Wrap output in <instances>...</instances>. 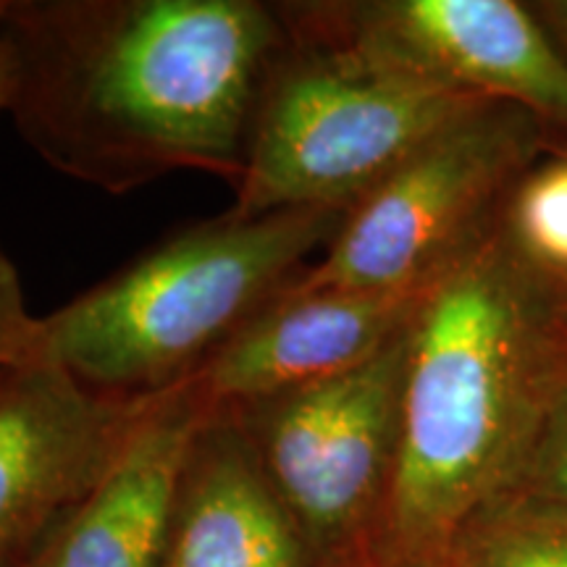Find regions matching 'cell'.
<instances>
[{"mask_svg":"<svg viewBox=\"0 0 567 567\" xmlns=\"http://www.w3.org/2000/svg\"><path fill=\"white\" fill-rule=\"evenodd\" d=\"M284 34L260 0H0L6 111L48 166L111 195L174 172L237 189Z\"/></svg>","mask_w":567,"mask_h":567,"instance_id":"obj_1","label":"cell"},{"mask_svg":"<svg viewBox=\"0 0 567 567\" xmlns=\"http://www.w3.org/2000/svg\"><path fill=\"white\" fill-rule=\"evenodd\" d=\"M567 373V313L492 229L436 276L410 329L381 555L431 563L515 486Z\"/></svg>","mask_w":567,"mask_h":567,"instance_id":"obj_2","label":"cell"},{"mask_svg":"<svg viewBox=\"0 0 567 567\" xmlns=\"http://www.w3.org/2000/svg\"><path fill=\"white\" fill-rule=\"evenodd\" d=\"M344 216L226 210L187 226L42 316V354L97 392L147 396L182 384L331 245Z\"/></svg>","mask_w":567,"mask_h":567,"instance_id":"obj_3","label":"cell"},{"mask_svg":"<svg viewBox=\"0 0 567 567\" xmlns=\"http://www.w3.org/2000/svg\"><path fill=\"white\" fill-rule=\"evenodd\" d=\"M284 42L255 105L234 216L350 210L431 134L486 97L373 51L337 3H276Z\"/></svg>","mask_w":567,"mask_h":567,"instance_id":"obj_4","label":"cell"},{"mask_svg":"<svg viewBox=\"0 0 567 567\" xmlns=\"http://www.w3.org/2000/svg\"><path fill=\"white\" fill-rule=\"evenodd\" d=\"M536 151L534 113L478 101L347 210L321 264L305 268L295 287H429L494 229L502 203Z\"/></svg>","mask_w":567,"mask_h":567,"instance_id":"obj_5","label":"cell"},{"mask_svg":"<svg viewBox=\"0 0 567 567\" xmlns=\"http://www.w3.org/2000/svg\"><path fill=\"white\" fill-rule=\"evenodd\" d=\"M410 329L334 379L224 408L321 567L384 559Z\"/></svg>","mask_w":567,"mask_h":567,"instance_id":"obj_6","label":"cell"},{"mask_svg":"<svg viewBox=\"0 0 567 567\" xmlns=\"http://www.w3.org/2000/svg\"><path fill=\"white\" fill-rule=\"evenodd\" d=\"M158 394L97 392L45 358L0 371V567L30 563L122 457Z\"/></svg>","mask_w":567,"mask_h":567,"instance_id":"obj_7","label":"cell"},{"mask_svg":"<svg viewBox=\"0 0 567 567\" xmlns=\"http://www.w3.org/2000/svg\"><path fill=\"white\" fill-rule=\"evenodd\" d=\"M350 32L434 80L567 124V59L513 0L337 3Z\"/></svg>","mask_w":567,"mask_h":567,"instance_id":"obj_8","label":"cell"},{"mask_svg":"<svg viewBox=\"0 0 567 567\" xmlns=\"http://www.w3.org/2000/svg\"><path fill=\"white\" fill-rule=\"evenodd\" d=\"M429 287L373 292L292 281L187 381L205 408L224 410L334 379L394 342Z\"/></svg>","mask_w":567,"mask_h":567,"instance_id":"obj_9","label":"cell"},{"mask_svg":"<svg viewBox=\"0 0 567 567\" xmlns=\"http://www.w3.org/2000/svg\"><path fill=\"white\" fill-rule=\"evenodd\" d=\"M161 567H321L224 410L187 446Z\"/></svg>","mask_w":567,"mask_h":567,"instance_id":"obj_10","label":"cell"},{"mask_svg":"<svg viewBox=\"0 0 567 567\" xmlns=\"http://www.w3.org/2000/svg\"><path fill=\"white\" fill-rule=\"evenodd\" d=\"M205 415L187 379L155 396L122 457L24 567H161L176 481Z\"/></svg>","mask_w":567,"mask_h":567,"instance_id":"obj_11","label":"cell"},{"mask_svg":"<svg viewBox=\"0 0 567 567\" xmlns=\"http://www.w3.org/2000/svg\"><path fill=\"white\" fill-rule=\"evenodd\" d=\"M515 266L567 313V151L534 161L494 224Z\"/></svg>","mask_w":567,"mask_h":567,"instance_id":"obj_12","label":"cell"},{"mask_svg":"<svg viewBox=\"0 0 567 567\" xmlns=\"http://www.w3.org/2000/svg\"><path fill=\"white\" fill-rule=\"evenodd\" d=\"M444 567H567V505L502 494L439 557Z\"/></svg>","mask_w":567,"mask_h":567,"instance_id":"obj_13","label":"cell"},{"mask_svg":"<svg viewBox=\"0 0 567 567\" xmlns=\"http://www.w3.org/2000/svg\"><path fill=\"white\" fill-rule=\"evenodd\" d=\"M509 492L567 505V373L555 389L534 446Z\"/></svg>","mask_w":567,"mask_h":567,"instance_id":"obj_14","label":"cell"},{"mask_svg":"<svg viewBox=\"0 0 567 567\" xmlns=\"http://www.w3.org/2000/svg\"><path fill=\"white\" fill-rule=\"evenodd\" d=\"M42 358V318L27 310L17 266L0 250V371Z\"/></svg>","mask_w":567,"mask_h":567,"instance_id":"obj_15","label":"cell"},{"mask_svg":"<svg viewBox=\"0 0 567 567\" xmlns=\"http://www.w3.org/2000/svg\"><path fill=\"white\" fill-rule=\"evenodd\" d=\"M9 97H11V63H9V53H6V48L0 45V111L9 109Z\"/></svg>","mask_w":567,"mask_h":567,"instance_id":"obj_16","label":"cell"},{"mask_svg":"<svg viewBox=\"0 0 567 567\" xmlns=\"http://www.w3.org/2000/svg\"><path fill=\"white\" fill-rule=\"evenodd\" d=\"M547 17L555 21L559 34H563V40L567 42V0H565V3H549L547 6Z\"/></svg>","mask_w":567,"mask_h":567,"instance_id":"obj_17","label":"cell"},{"mask_svg":"<svg viewBox=\"0 0 567 567\" xmlns=\"http://www.w3.org/2000/svg\"><path fill=\"white\" fill-rule=\"evenodd\" d=\"M331 567H389V565L381 557H363V559H352V563L331 565Z\"/></svg>","mask_w":567,"mask_h":567,"instance_id":"obj_18","label":"cell"},{"mask_svg":"<svg viewBox=\"0 0 567 567\" xmlns=\"http://www.w3.org/2000/svg\"><path fill=\"white\" fill-rule=\"evenodd\" d=\"M392 567H444L439 559H431V563H405V565H392Z\"/></svg>","mask_w":567,"mask_h":567,"instance_id":"obj_19","label":"cell"}]
</instances>
